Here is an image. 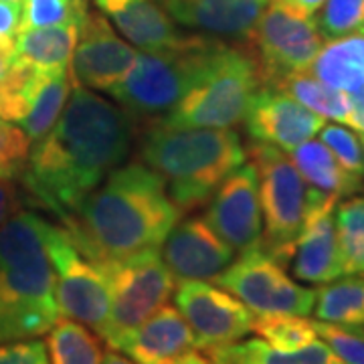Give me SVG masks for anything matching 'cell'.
Masks as SVG:
<instances>
[{
  "instance_id": "9c48e42d",
  "label": "cell",
  "mask_w": 364,
  "mask_h": 364,
  "mask_svg": "<svg viewBox=\"0 0 364 364\" xmlns=\"http://www.w3.org/2000/svg\"><path fill=\"white\" fill-rule=\"evenodd\" d=\"M249 41L261 83L269 87H277L294 73L308 71L324 45L312 16L289 9L282 0L265 6Z\"/></svg>"
},
{
  "instance_id": "8992f818",
  "label": "cell",
  "mask_w": 364,
  "mask_h": 364,
  "mask_svg": "<svg viewBox=\"0 0 364 364\" xmlns=\"http://www.w3.org/2000/svg\"><path fill=\"white\" fill-rule=\"evenodd\" d=\"M261 77L253 55L221 43L205 75L170 112L154 122L168 128L229 130L245 119Z\"/></svg>"
},
{
  "instance_id": "8d00e7d4",
  "label": "cell",
  "mask_w": 364,
  "mask_h": 364,
  "mask_svg": "<svg viewBox=\"0 0 364 364\" xmlns=\"http://www.w3.org/2000/svg\"><path fill=\"white\" fill-rule=\"evenodd\" d=\"M23 0H0V41H14L21 31Z\"/></svg>"
},
{
  "instance_id": "7c38bea8",
  "label": "cell",
  "mask_w": 364,
  "mask_h": 364,
  "mask_svg": "<svg viewBox=\"0 0 364 364\" xmlns=\"http://www.w3.org/2000/svg\"><path fill=\"white\" fill-rule=\"evenodd\" d=\"M174 301L200 350L233 344L253 332V312L227 289L186 279L174 287Z\"/></svg>"
},
{
  "instance_id": "8fae6325",
  "label": "cell",
  "mask_w": 364,
  "mask_h": 364,
  "mask_svg": "<svg viewBox=\"0 0 364 364\" xmlns=\"http://www.w3.org/2000/svg\"><path fill=\"white\" fill-rule=\"evenodd\" d=\"M215 282L241 299L253 314H294L308 316L314 310L316 289L296 284L263 249H249L231 261Z\"/></svg>"
},
{
  "instance_id": "ffe728a7",
  "label": "cell",
  "mask_w": 364,
  "mask_h": 364,
  "mask_svg": "<svg viewBox=\"0 0 364 364\" xmlns=\"http://www.w3.org/2000/svg\"><path fill=\"white\" fill-rule=\"evenodd\" d=\"M112 25L142 51H156L176 45L182 35L174 21L154 0H93Z\"/></svg>"
},
{
  "instance_id": "cb8c5ba5",
  "label": "cell",
  "mask_w": 364,
  "mask_h": 364,
  "mask_svg": "<svg viewBox=\"0 0 364 364\" xmlns=\"http://www.w3.org/2000/svg\"><path fill=\"white\" fill-rule=\"evenodd\" d=\"M291 162L301 174L304 182H308L314 188H320L324 193L342 196H352L364 188L363 178L354 176L340 166L334 154L328 150V146L316 140L299 144L291 150Z\"/></svg>"
},
{
  "instance_id": "4316f807",
  "label": "cell",
  "mask_w": 364,
  "mask_h": 364,
  "mask_svg": "<svg viewBox=\"0 0 364 364\" xmlns=\"http://www.w3.org/2000/svg\"><path fill=\"white\" fill-rule=\"evenodd\" d=\"M275 90H282L289 97L308 107L310 112L322 117H330L346 124L350 114V97L346 91L334 90L330 85L316 79L312 73L301 71L286 77Z\"/></svg>"
},
{
  "instance_id": "f546056e",
  "label": "cell",
  "mask_w": 364,
  "mask_h": 364,
  "mask_svg": "<svg viewBox=\"0 0 364 364\" xmlns=\"http://www.w3.org/2000/svg\"><path fill=\"white\" fill-rule=\"evenodd\" d=\"M253 332L269 346L284 352H296L318 340L312 320L294 314H263L255 318Z\"/></svg>"
},
{
  "instance_id": "e0dca14e",
  "label": "cell",
  "mask_w": 364,
  "mask_h": 364,
  "mask_svg": "<svg viewBox=\"0 0 364 364\" xmlns=\"http://www.w3.org/2000/svg\"><path fill=\"white\" fill-rule=\"evenodd\" d=\"M162 259L174 279H215L235 259V249L225 243L207 219L193 217L176 223L162 243Z\"/></svg>"
},
{
  "instance_id": "4dcf8cb0",
  "label": "cell",
  "mask_w": 364,
  "mask_h": 364,
  "mask_svg": "<svg viewBox=\"0 0 364 364\" xmlns=\"http://www.w3.org/2000/svg\"><path fill=\"white\" fill-rule=\"evenodd\" d=\"M87 13V0H23V18L18 33L43 26H81Z\"/></svg>"
},
{
  "instance_id": "d6986e66",
  "label": "cell",
  "mask_w": 364,
  "mask_h": 364,
  "mask_svg": "<svg viewBox=\"0 0 364 364\" xmlns=\"http://www.w3.org/2000/svg\"><path fill=\"white\" fill-rule=\"evenodd\" d=\"M193 348L196 342L191 326L176 308L164 306L119 340L114 350L136 364H170Z\"/></svg>"
},
{
  "instance_id": "d590c367",
  "label": "cell",
  "mask_w": 364,
  "mask_h": 364,
  "mask_svg": "<svg viewBox=\"0 0 364 364\" xmlns=\"http://www.w3.org/2000/svg\"><path fill=\"white\" fill-rule=\"evenodd\" d=\"M0 364H49L47 346L37 338L0 344Z\"/></svg>"
},
{
  "instance_id": "4fadbf2b",
  "label": "cell",
  "mask_w": 364,
  "mask_h": 364,
  "mask_svg": "<svg viewBox=\"0 0 364 364\" xmlns=\"http://www.w3.org/2000/svg\"><path fill=\"white\" fill-rule=\"evenodd\" d=\"M336 205V195L314 186L306 188L304 221L289 259L291 273L299 282L324 286L342 275L334 225Z\"/></svg>"
},
{
  "instance_id": "f35d334b",
  "label": "cell",
  "mask_w": 364,
  "mask_h": 364,
  "mask_svg": "<svg viewBox=\"0 0 364 364\" xmlns=\"http://www.w3.org/2000/svg\"><path fill=\"white\" fill-rule=\"evenodd\" d=\"M348 97H350V114H348L346 124L356 132L364 134V87L348 93Z\"/></svg>"
},
{
  "instance_id": "5b68a950",
  "label": "cell",
  "mask_w": 364,
  "mask_h": 364,
  "mask_svg": "<svg viewBox=\"0 0 364 364\" xmlns=\"http://www.w3.org/2000/svg\"><path fill=\"white\" fill-rule=\"evenodd\" d=\"M221 41L182 37L176 45L138 53L128 75L107 91L132 117L170 112L205 75Z\"/></svg>"
},
{
  "instance_id": "30bf717a",
  "label": "cell",
  "mask_w": 364,
  "mask_h": 364,
  "mask_svg": "<svg viewBox=\"0 0 364 364\" xmlns=\"http://www.w3.org/2000/svg\"><path fill=\"white\" fill-rule=\"evenodd\" d=\"M49 259L55 272V301L59 316L90 326L104 338L109 326V286L104 272L87 263L71 243L65 227L53 225L47 239Z\"/></svg>"
},
{
  "instance_id": "f1b7e54d",
  "label": "cell",
  "mask_w": 364,
  "mask_h": 364,
  "mask_svg": "<svg viewBox=\"0 0 364 364\" xmlns=\"http://www.w3.org/2000/svg\"><path fill=\"white\" fill-rule=\"evenodd\" d=\"M71 87H73V79H71L69 71L55 73L47 79V83L43 85V90L39 91V95L33 104V109L18 124L25 130L26 136L31 138V142L41 140L55 126V122L59 119L67 100H69Z\"/></svg>"
},
{
  "instance_id": "d6a6232c",
  "label": "cell",
  "mask_w": 364,
  "mask_h": 364,
  "mask_svg": "<svg viewBox=\"0 0 364 364\" xmlns=\"http://www.w3.org/2000/svg\"><path fill=\"white\" fill-rule=\"evenodd\" d=\"M316 334L346 364H364V326L314 322Z\"/></svg>"
},
{
  "instance_id": "836d02e7",
  "label": "cell",
  "mask_w": 364,
  "mask_h": 364,
  "mask_svg": "<svg viewBox=\"0 0 364 364\" xmlns=\"http://www.w3.org/2000/svg\"><path fill=\"white\" fill-rule=\"evenodd\" d=\"M31 154V138L25 130L0 119V178L13 181L23 176Z\"/></svg>"
},
{
  "instance_id": "ac0fdd59",
  "label": "cell",
  "mask_w": 364,
  "mask_h": 364,
  "mask_svg": "<svg viewBox=\"0 0 364 364\" xmlns=\"http://www.w3.org/2000/svg\"><path fill=\"white\" fill-rule=\"evenodd\" d=\"M178 25L207 35L249 41L269 0H158Z\"/></svg>"
},
{
  "instance_id": "e575fe53",
  "label": "cell",
  "mask_w": 364,
  "mask_h": 364,
  "mask_svg": "<svg viewBox=\"0 0 364 364\" xmlns=\"http://www.w3.org/2000/svg\"><path fill=\"white\" fill-rule=\"evenodd\" d=\"M320 142L328 146V150L334 154L346 172L364 178L363 144L350 130L342 126H324L320 130Z\"/></svg>"
},
{
  "instance_id": "b9f144b4",
  "label": "cell",
  "mask_w": 364,
  "mask_h": 364,
  "mask_svg": "<svg viewBox=\"0 0 364 364\" xmlns=\"http://www.w3.org/2000/svg\"><path fill=\"white\" fill-rule=\"evenodd\" d=\"M102 364H136L134 360H130L126 354L117 350H109L107 354H104V363Z\"/></svg>"
},
{
  "instance_id": "1f68e13d",
  "label": "cell",
  "mask_w": 364,
  "mask_h": 364,
  "mask_svg": "<svg viewBox=\"0 0 364 364\" xmlns=\"http://www.w3.org/2000/svg\"><path fill=\"white\" fill-rule=\"evenodd\" d=\"M316 25L328 41L364 35V0H326Z\"/></svg>"
},
{
  "instance_id": "60d3db41",
  "label": "cell",
  "mask_w": 364,
  "mask_h": 364,
  "mask_svg": "<svg viewBox=\"0 0 364 364\" xmlns=\"http://www.w3.org/2000/svg\"><path fill=\"white\" fill-rule=\"evenodd\" d=\"M170 364H210V358H208V354L205 350H200V348H193V350H188L186 354H182L181 358H176L174 363Z\"/></svg>"
},
{
  "instance_id": "ba28073f",
  "label": "cell",
  "mask_w": 364,
  "mask_h": 364,
  "mask_svg": "<svg viewBox=\"0 0 364 364\" xmlns=\"http://www.w3.org/2000/svg\"><path fill=\"white\" fill-rule=\"evenodd\" d=\"M95 265L104 272L109 286L112 310L104 340L114 350L119 340L168 304L176 279L158 249Z\"/></svg>"
},
{
  "instance_id": "484cf974",
  "label": "cell",
  "mask_w": 364,
  "mask_h": 364,
  "mask_svg": "<svg viewBox=\"0 0 364 364\" xmlns=\"http://www.w3.org/2000/svg\"><path fill=\"white\" fill-rule=\"evenodd\" d=\"M49 364H102L104 346L97 334L71 318L57 320L47 332Z\"/></svg>"
},
{
  "instance_id": "ab89813d",
  "label": "cell",
  "mask_w": 364,
  "mask_h": 364,
  "mask_svg": "<svg viewBox=\"0 0 364 364\" xmlns=\"http://www.w3.org/2000/svg\"><path fill=\"white\" fill-rule=\"evenodd\" d=\"M282 2H284V4H287L289 9L298 11V13L308 14V16H314V14L322 9V4H324L326 0H282Z\"/></svg>"
},
{
  "instance_id": "d4e9b609",
  "label": "cell",
  "mask_w": 364,
  "mask_h": 364,
  "mask_svg": "<svg viewBox=\"0 0 364 364\" xmlns=\"http://www.w3.org/2000/svg\"><path fill=\"white\" fill-rule=\"evenodd\" d=\"M314 314L330 324L364 326V275H346L316 289Z\"/></svg>"
},
{
  "instance_id": "7bdbcfd3",
  "label": "cell",
  "mask_w": 364,
  "mask_h": 364,
  "mask_svg": "<svg viewBox=\"0 0 364 364\" xmlns=\"http://www.w3.org/2000/svg\"><path fill=\"white\" fill-rule=\"evenodd\" d=\"M360 144H363V148H364V134H360Z\"/></svg>"
},
{
  "instance_id": "603a6c76",
  "label": "cell",
  "mask_w": 364,
  "mask_h": 364,
  "mask_svg": "<svg viewBox=\"0 0 364 364\" xmlns=\"http://www.w3.org/2000/svg\"><path fill=\"white\" fill-rule=\"evenodd\" d=\"M334 90L354 93L364 87V35L330 39L308 69Z\"/></svg>"
},
{
  "instance_id": "6da1fadb",
  "label": "cell",
  "mask_w": 364,
  "mask_h": 364,
  "mask_svg": "<svg viewBox=\"0 0 364 364\" xmlns=\"http://www.w3.org/2000/svg\"><path fill=\"white\" fill-rule=\"evenodd\" d=\"M132 138L134 117L124 107L73 83L59 119L28 154L23 184L31 200L65 221L128 158Z\"/></svg>"
},
{
  "instance_id": "74e56055",
  "label": "cell",
  "mask_w": 364,
  "mask_h": 364,
  "mask_svg": "<svg viewBox=\"0 0 364 364\" xmlns=\"http://www.w3.org/2000/svg\"><path fill=\"white\" fill-rule=\"evenodd\" d=\"M18 210H21V198L16 186L6 178H0V225H4Z\"/></svg>"
},
{
  "instance_id": "2e32d148",
  "label": "cell",
  "mask_w": 364,
  "mask_h": 364,
  "mask_svg": "<svg viewBox=\"0 0 364 364\" xmlns=\"http://www.w3.org/2000/svg\"><path fill=\"white\" fill-rule=\"evenodd\" d=\"M243 124L253 142L272 144L284 152H291L324 128V117L282 90L261 85L249 104Z\"/></svg>"
},
{
  "instance_id": "277c9868",
  "label": "cell",
  "mask_w": 364,
  "mask_h": 364,
  "mask_svg": "<svg viewBox=\"0 0 364 364\" xmlns=\"http://www.w3.org/2000/svg\"><path fill=\"white\" fill-rule=\"evenodd\" d=\"M140 156L162 176L170 198L181 210L205 205L233 170L245 164L239 134L213 128H168L150 122L144 130Z\"/></svg>"
},
{
  "instance_id": "52a82bcc",
  "label": "cell",
  "mask_w": 364,
  "mask_h": 364,
  "mask_svg": "<svg viewBox=\"0 0 364 364\" xmlns=\"http://www.w3.org/2000/svg\"><path fill=\"white\" fill-rule=\"evenodd\" d=\"M247 154L257 170L261 217L265 223L261 249L286 267L304 221L306 182L291 158L272 144L251 142Z\"/></svg>"
},
{
  "instance_id": "44dd1931",
  "label": "cell",
  "mask_w": 364,
  "mask_h": 364,
  "mask_svg": "<svg viewBox=\"0 0 364 364\" xmlns=\"http://www.w3.org/2000/svg\"><path fill=\"white\" fill-rule=\"evenodd\" d=\"M79 39V25H57L31 28L16 35L13 61L43 73L69 71V63Z\"/></svg>"
},
{
  "instance_id": "9a60e30c",
  "label": "cell",
  "mask_w": 364,
  "mask_h": 364,
  "mask_svg": "<svg viewBox=\"0 0 364 364\" xmlns=\"http://www.w3.org/2000/svg\"><path fill=\"white\" fill-rule=\"evenodd\" d=\"M138 51L117 37L102 13H87L79 26V39L69 73L73 83L91 91H109L128 75Z\"/></svg>"
},
{
  "instance_id": "7402d4cb",
  "label": "cell",
  "mask_w": 364,
  "mask_h": 364,
  "mask_svg": "<svg viewBox=\"0 0 364 364\" xmlns=\"http://www.w3.org/2000/svg\"><path fill=\"white\" fill-rule=\"evenodd\" d=\"M205 352L210 364H346L322 340H314L310 346L296 352L277 350L261 338L239 340Z\"/></svg>"
},
{
  "instance_id": "3957f363",
  "label": "cell",
  "mask_w": 364,
  "mask_h": 364,
  "mask_svg": "<svg viewBox=\"0 0 364 364\" xmlns=\"http://www.w3.org/2000/svg\"><path fill=\"white\" fill-rule=\"evenodd\" d=\"M51 227L23 210L0 225V344L37 338L59 320L47 249Z\"/></svg>"
},
{
  "instance_id": "5bb4252c",
  "label": "cell",
  "mask_w": 364,
  "mask_h": 364,
  "mask_svg": "<svg viewBox=\"0 0 364 364\" xmlns=\"http://www.w3.org/2000/svg\"><path fill=\"white\" fill-rule=\"evenodd\" d=\"M205 219L239 253L263 245L259 184L253 164L239 166L219 184Z\"/></svg>"
},
{
  "instance_id": "7a4b0ae2",
  "label": "cell",
  "mask_w": 364,
  "mask_h": 364,
  "mask_svg": "<svg viewBox=\"0 0 364 364\" xmlns=\"http://www.w3.org/2000/svg\"><path fill=\"white\" fill-rule=\"evenodd\" d=\"M181 215L162 176L130 162L112 170L61 223L85 259L105 263L158 249Z\"/></svg>"
},
{
  "instance_id": "83f0119b",
  "label": "cell",
  "mask_w": 364,
  "mask_h": 364,
  "mask_svg": "<svg viewBox=\"0 0 364 364\" xmlns=\"http://www.w3.org/2000/svg\"><path fill=\"white\" fill-rule=\"evenodd\" d=\"M334 225L342 275H364V196L336 205Z\"/></svg>"
}]
</instances>
